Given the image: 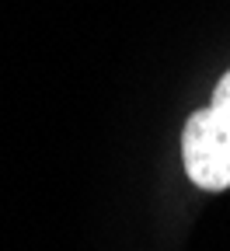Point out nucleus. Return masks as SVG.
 <instances>
[{"mask_svg":"<svg viewBox=\"0 0 230 251\" xmlns=\"http://www.w3.org/2000/svg\"><path fill=\"white\" fill-rule=\"evenodd\" d=\"M181 161L199 188L209 192L230 188V122L216 108H203L185 122Z\"/></svg>","mask_w":230,"mask_h":251,"instance_id":"nucleus-1","label":"nucleus"},{"mask_svg":"<svg viewBox=\"0 0 230 251\" xmlns=\"http://www.w3.org/2000/svg\"><path fill=\"white\" fill-rule=\"evenodd\" d=\"M209 108H216L227 122H230V74H223V80L216 84V91H213V105Z\"/></svg>","mask_w":230,"mask_h":251,"instance_id":"nucleus-2","label":"nucleus"}]
</instances>
